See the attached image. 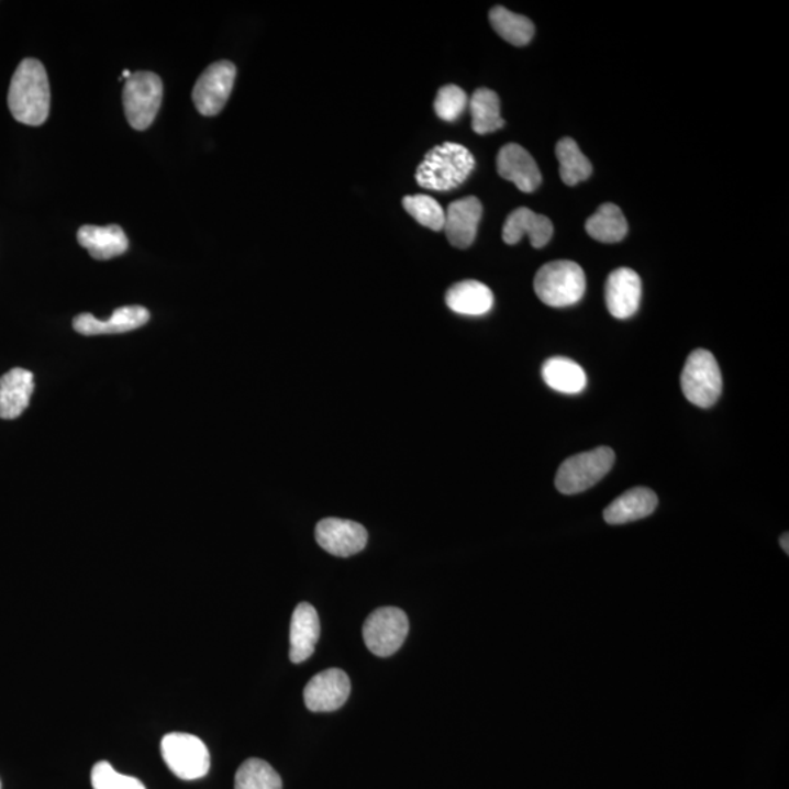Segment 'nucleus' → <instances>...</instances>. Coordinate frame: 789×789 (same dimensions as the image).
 <instances>
[{"mask_svg":"<svg viewBox=\"0 0 789 789\" xmlns=\"http://www.w3.org/2000/svg\"><path fill=\"white\" fill-rule=\"evenodd\" d=\"M490 22L500 37L513 46H525L534 37L535 26L524 15H518L503 7L490 11Z\"/></svg>","mask_w":789,"mask_h":789,"instance_id":"25","label":"nucleus"},{"mask_svg":"<svg viewBox=\"0 0 789 789\" xmlns=\"http://www.w3.org/2000/svg\"><path fill=\"white\" fill-rule=\"evenodd\" d=\"M556 155L560 163V177L567 186H575L592 175V164L579 149L571 137H563L556 146Z\"/></svg>","mask_w":789,"mask_h":789,"instance_id":"26","label":"nucleus"},{"mask_svg":"<svg viewBox=\"0 0 789 789\" xmlns=\"http://www.w3.org/2000/svg\"><path fill=\"white\" fill-rule=\"evenodd\" d=\"M78 242L97 260L118 258L126 254L130 247V241L119 225H108V227L82 225L78 232Z\"/></svg>","mask_w":789,"mask_h":789,"instance_id":"20","label":"nucleus"},{"mask_svg":"<svg viewBox=\"0 0 789 789\" xmlns=\"http://www.w3.org/2000/svg\"><path fill=\"white\" fill-rule=\"evenodd\" d=\"M410 631L407 614L397 607H382L367 618L363 626L366 646L376 657H391L397 654Z\"/></svg>","mask_w":789,"mask_h":789,"instance_id":"8","label":"nucleus"},{"mask_svg":"<svg viewBox=\"0 0 789 789\" xmlns=\"http://www.w3.org/2000/svg\"><path fill=\"white\" fill-rule=\"evenodd\" d=\"M163 100V82L153 73L132 74L123 87V108L133 130H148Z\"/></svg>","mask_w":789,"mask_h":789,"instance_id":"7","label":"nucleus"},{"mask_svg":"<svg viewBox=\"0 0 789 789\" xmlns=\"http://www.w3.org/2000/svg\"><path fill=\"white\" fill-rule=\"evenodd\" d=\"M445 230L447 241L458 249H467L477 237L478 224L482 216L480 199L468 197L452 202L445 212Z\"/></svg>","mask_w":789,"mask_h":789,"instance_id":"13","label":"nucleus"},{"mask_svg":"<svg viewBox=\"0 0 789 789\" xmlns=\"http://www.w3.org/2000/svg\"><path fill=\"white\" fill-rule=\"evenodd\" d=\"M318 544L336 557H352L365 549L369 534L358 522L326 518L314 531Z\"/></svg>","mask_w":789,"mask_h":789,"instance_id":"11","label":"nucleus"},{"mask_svg":"<svg viewBox=\"0 0 789 789\" xmlns=\"http://www.w3.org/2000/svg\"><path fill=\"white\" fill-rule=\"evenodd\" d=\"M446 304L452 312L465 316H482L493 309L494 296L486 284L468 279L455 284L447 290Z\"/></svg>","mask_w":789,"mask_h":789,"instance_id":"21","label":"nucleus"},{"mask_svg":"<svg viewBox=\"0 0 789 789\" xmlns=\"http://www.w3.org/2000/svg\"><path fill=\"white\" fill-rule=\"evenodd\" d=\"M352 693L347 673L330 668L316 674L304 689V703L312 712H334L343 708Z\"/></svg>","mask_w":789,"mask_h":789,"instance_id":"10","label":"nucleus"},{"mask_svg":"<svg viewBox=\"0 0 789 789\" xmlns=\"http://www.w3.org/2000/svg\"><path fill=\"white\" fill-rule=\"evenodd\" d=\"M402 205L408 214L433 232H441L445 227V210L441 203L427 197V195H414V197H405L402 199Z\"/></svg>","mask_w":789,"mask_h":789,"instance_id":"28","label":"nucleus"},{"mask_svg":"<svg viewBox=\"0 0 789 789\" xmlns=\"http://www.w3.org/2000/svg\"><path fill=\"white\" fill-rule=\"evenodd\" d=\"M321 637V620L316 609L309 602H301L292 613L290 627V659L301 664L312 657Z\"/></svg>","mask_w":789,"mask_h":789,"instance_id":"16","label":"nucleus"},{"mask_svg":"<svg viewBox=\"0 0 789 789\" xmlns=\"http://www.w3.org/2000/svg\"><path fill=\"white\" fill-rule=\"evenodd\" d=\"M614 460V451L605 446L571 456L558 468L557 490L563 494H578L591 489L610 473Z\"/></svg>","mask_w":789,"mask_h":789,"instance_id":"4","label":"nucleus"},{"mask_svg":"<svg viewBox=\"0 0 789 789\" xmlns=\"http://www.w3.org/2000/svg\"><path fill=\"white\" fill-rule=\"evenodd\" d=\"M541 375L545 385L553 391L576 394L587 388V374L578 363L566 357H552L544 363Z\"/></svg>","mask_w":789,"mask_h":789,"instance_id":"22","label":"nucleus"},{"mask_svg":"<svg viewBox=\"0 0 789 789\" xmlns=\"http://www.w3.org/2000/svg\"><path fill=\"white\" fill-rule=\"evenodd\" d=\"M642 281L631 268H619L610 274L605 284V303L615 319H629L640 310Z\"/></svg>","mask_w":789,"mask_h":789,"instance_id":"12","label":"nucleus"},{"mask_svg":"<svg viewBox=\"0 0 789 789\" xmlns=\"http://www.w3.org/2000/svg\"><path fill=\"white\" fill-rule=\"evenodd\" d=\"M234 789H282V781L268 762L254 757L238 768Z\"/></svg>","mask_w":789,"mask_h":789,"instance_id":"27","label":"nucleus"},{"mask_svg":"<svg viewBox=\"0 0 789 789\" xmlns=\"http://www.w3.org/2000/svg\"><path fill=\"white\" fill-rule=\"evenodd\" d=\"M681 389L687 401L696 407L715 405L722 393V375L712 353L696 349L687 357L681 374Z\"/></svg>","mask_w":789,"mask_h":789,"instance_id":"5","label":"nucleus"},{"mask_svg":"<svg viewBox=\"0 0 789 789\" xmlns=\"http://www.w3.org/2000/svg\"><path fill=\"white\" fill-rule=\"evenodd\" d=\"M0 788H2V786H0Z\"/></svg>","mask_w":789,"mask_h":789,"instance_id":"32","label":"nucleus"},{"mask_svg":"<svg viewBox=\"0 0 789 789\" xmlns=\"http://www.w3.org/2000/svg\"><path fill=\"white\" fill-rule=\"evenodd\" d=\"M658 507L657 494L646 487H636L615 499L604 511L610 525H623L653 515Z\"/></svg>","mask_w":789,"mask_h":789,"instance_id":"19","label":"nucleus"},{"mask_svg":"<svg viewBox=\"0 0 789 789\" xmlns=\"http://www.w3.org/2000/svg\"><path fill=\"white\" fill-rule=\"evenodd\" d=\"M149 321V312L142 305H125L114 310L112 318L108 321H99L91 313H82L74 319V330L78 334L108 335V334H125L137 330V327L146 325Z\"/></svg>","mask_w":789,"mask_h":789,"instance_id":"14","label":"nucleus"},{"mask_svg":"<svg viewBox=\"0 0 789 789\" xmlns=\"http://www.w3.org/2000/svg\"><path fill=\"white\" fill-rule=\"evenodd\" d=\"M162 755L168 769L184 781H197L210 773V752L197 735L186 733L164 735Z\"/></svg>","mask_w":789,"mask_h":789,"instance_id":"6","label":"nucleus"},{"mask_svg":"<svg viewBox=\"0 0 789 789\" xmlns=\"http://www.w3.org/2000/svg\"><path fill=\"white\" fill-rule=\"evenodd\" d=\"M525 234L532 247L541 249L552 241L553 223L545 215L535 214L527 208H518L503 225V241L508 245H516Z\"/></svg>","mask_w":789,"mask_h":789,"instance_id":"17","label":"nucleus"},{"mask_svg":"<svg viewBox=\"0 0 789 789\" xmlns=\"http://www.w3.org/2000/svg\"><path fill=\"white\" fill-rule=\"evenodd\" d=\"M13 119L22 125L42 126L51 113V86L46 69L37 59H24L13 74L8 92Z\"/></svg>","mask_w":789,"mask_h":789,"instance_id":"1","label":"nucleus"},{"mask_svg":"<svg viewBox=\"0 0 789 789\" xmlns=\"http://www.w3.org/2000/svg\"><path fill=\"white\" fill-rule=\"evenodd\" d=\"M589 236L602 243L622 242L627 234V221L614 203H604L585 225Z\"/></svg>","mask_w":789,"mask_h":789,"instance_id":"23","label":"nucleus"},{"mask_svg":"<svg viewBox=\"0 0 789 789\" xmlns=\"http://www.w3.org/2000/svg\"><path fill=\"white\" fill-rule=\"evenodd\" d=\"M499 175L524 193L534 192L541 185V171L535 159L527 153L524 146L518 144L504 145L498 155Z\"/></svg>","mask_w":789,"mask_h":789,"instance_id":"15","label":"nucleus"},{"mask_svg":"<svg viewBox=\"0 0 789 789\" xmlns=\"http://www.w3.org/2000/svg\"><path fill=\"white\" fill-rule=\"evenodd\" d=\"M476 168V158L464 145L445 142L434 146L416 167L415 180L421 188L449 192L459 188Z\"/></svg>","mask_w":789,"mask_h":789,"instance_id":"2","label":"nucleus"},{"mask_svg":"<svg viewBox=\"0 0 789 789\" xmlns=\"http://www.w3.org/2000/svg\"><path fill=\"white\" fill-rule=\"evenodd\" d=\"M468 105V97L458 86H445L438 90L434 100V110L442 121H458Z\"/></svg>","mask_w":789,"mask_h":789,"instance_id":"29","label":"nucleus"},{"mask_svg":"<svg viewBox=\"0 0 789 789\" xmlns=\"http://www.w3.org/2000/svg\"><path fill=\"white\" fill-rule=\"evenodd\" d=\"M469 110H471L473 130L478 135H487L504 126V121L500 116L499 96L489 88H480L474 92L469 100Z\"/></svg>","mask_w":789,"mask_h":789,"instance_id":"24","label":"nucleus"},{"mask_svg":"<svg viewBox=\"0 0 789 789\" xmlns=\"http://www.w3.org/2000/svg\"><path fill=\"white\" fill-rule=\"evenodd\" d=\"M95 789H146L137 778L119 774L109 762H99L91 770Z\"/></svg>","mask_w":789,"mask_h":789,"instance_id":"30","label":"nucleus"},{"mask_svg":"<svg viewBox=\"0 0 789 789\" xmlns=\"http://www.w3.org/2000/svg\"><path fill=\"white\" fill-rule=\"evenodd\" d=\"M538 299L549 308H569L582 300L587 290L584 269L571 260H554L541 266L534 279Z\"/></svg>","mask_w":789,"mask_h":789,"instance_id":"3","label":"nucleus"},{"mask_svg":"<svg viewBox=\"0 0 789 789\" xmlns=\"http://www.w3.org/2000/svg\"><path fill=\"white\" fill-rule=\"evenodd\" d=\"M788 541H789V535H788V534H784V535L781 536V547H782L784 552H786L787 554L789 553Z\"/></svg>","mask_w":789,"mask_h":789,"instance_id":"31","label":"nucleus"},{"mask_svg":"<svg viewBox=\"0 0 789 789\" xmlns=\"http://www.w3.org/2000/svg\"><path fill=\"white\" fill-rule=\"evenodd\" d=\"M236 66L229 60L215 62L195 84L192 99L203 116H216L227 104L236 81Z\"/></svg>","mask_w":789,"mask_h":789,"instance_id":"9","label":"nucleus"},{"mask_svg":"<svg viewBox=\"0 0 789 789\" xmlns=\"http://www.w3.org/2000/svg\"><path fill=\"white\" fill-rule=\"evenodd\" d=\"M34 392V375L30 370H9L0 378V419L15 420L30 405Z\"/></svg>","mask_w":789,"mask_h":789,"instance_id":"18","label":"nucleus"}]
</instances>
